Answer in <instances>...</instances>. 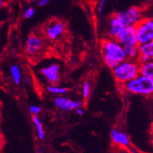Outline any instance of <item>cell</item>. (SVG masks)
I'll use <instances>...</instances> for the list:
<instances>
[{"mask_svg":"<svg viewBox=\"0 0 153 153\" xmlns=\"http://www.w3.org/2000/svg\"><path fill=\"white\" fill-rule=\"evenodd\" d=\"M30 112L32 113L33 115H37L41 112V107L38 105H30Z\"/></svg>","mask_w":153,"mask_h":153,"instance_id":"21","label":"cell"},{"mask_svg":"<svg viewBox=\"0 0 153 153\" xmlns=\"http://www.w3.org/2000/svg\"><path fill=\"white\" fill-rule=\"evenodd\" d=\"M36 153H42V152H41L40 149H37V152Z\"/></svg>","mask_w":153,"mask_h":153,"instance_id":"26","label":"cell"},{"mask_svg":"<svg viewBox=\"0 0 153 153\" xmlns=\"http://www.w3.org/2000/svg\"><path fill=\"white\" fill-rule=\"evenodd\" d=\"M30 1H32V2H38L39 0H30Z\"/></svg>","mask_w":153,"mask_h":153,"instance_id":"27","label":"cell"},{"mask_svg":"<svg viewBox=\"0 0 153 153\" xmlns=\"http://www.w3.org/2000/svg\"><path fill=\"white\" fill-rule=\"evenodd\" d=\"M114 15L126 26H135L141 19V10L135 6H132L123 12L117 13Z\"/></svg>","mask_w":153,"mask_h":153,"instance_id":"5","label":"cell"},{"mask_svg":"<svg viewBox=\"0 0 153 153\" xmlns=\"http://www.w3.org/2000/svg\"><path fill=\"white\" fill-rule=\"evenodd\" d=\"M35 13V10L32 7H29V8L27 9L24 12V18L26 19H30L31 17H33Z\"/></svg>","mask_w":153,"mask_h":153,"instance_id":"20","label":"cell"},{"mask_svg":"<svg viewBox=\"0 0 153 153\" xmlns=\"http://www.w3.org/2000/svg\"><path fill=\"white\" fill-rule=\"evenodd\" d=\"M49 0H39L38 1V5L39 6H45L48 4Z\"/></svg>","mask_w":153,"mask_h":153,"instance_id":"23","label":"cell"},{"mask_svg":"<svg viewBox=\"0 0 153 153\" xmlns=\"http://www.w3.org/2000/svg\"><path fill=\"white\" fill-rule=\"evenodd\" d=\"M116 40L122 45H137V38H136V30L135 26L124 27L120 32L117 35Z\"/></svg>","mask_w":153,"mask_h":153,"instance_id":"6","label":"cell"},{"mask_svg":"<svg viewBox=\"0 0 153 153\" xmlns=\"http://www.w3.org/2000/svg\"><path fill=\"white\" fill-rule=\"evenodd\" d=\"M105 0H99V6H98V13L99 14L102 13L105 6Z\"/></svg>","mask_w":153,"mask_h":153,"instance_id":"22","label":"cell"},{"mask_svg":"<svg viewBox=\"0 0 153 153\" xmlns=\"http://www.w3.org/2000/svg\"><path fill=\"white\" fill-rule=\"evenodd\" d=\"M10 74L15 85H20L22 80V75H21V71L17 65H13L12 67H10Z\"/></svg>","mask_w":153,"mask_h":153,"instance_id":"17","label":"cell"},{"mask_svg":"<svg viewBox=\"0 0 153 153\" xmlns=\"http://www.w3.org/2000/svg\"><path fill=\"white\" fill-rule=\"evenodd\" d=\"M139 73H140V74L141 75H143V76H149V77L153 78V62L152 61H149V62L140 63Z\"/></svg>","mask_w":153,"mask_h":153,"instance_id":"15","label":"cell"},{"mask_svg":"<svg viewBox=\"0 0 153 153\" xmlns=\"http://www.w3.org/2000/svg\"><path fill=\"white\" fill-rule=\"evenodd\" d=\"M6 0H0V9H2L6 5Z\"/></svg>","mask_w":153,"mask_h":153,"instance_id":"25","label":"cell"},{"mask_svg":"<svg viewBox=\"0 0 153 153\" xmlns=\"http://www.w3.org/2000/svg\"><path fill=\"white\" fill-rule=\"evenodd\" d=\"M124 27H126V25H124L119 19L117 18V16L113 15L109 20V28L108 34H109V36L110 37V38L116 39L117 35L120 32V30Z\"/></svg>","mask_w":153,"mask_h":153,"instance_id":"13","label":"cell"},{"mask_svg":"<svg viewBox=\"0 0 153 153\" xmlns=\"http://www.w3.org/2000/svg\"><path fill=\"white\" fill-rule=\"evenodd\" d=\"M123 49H124V53L127 56V59L138 60V45H126V46H123Z\"/></svg>","mask_w":153,"mask_h":153,"instance_id":"14","label":"cell"},{"mask_svg":"<svg viewBox=\"0 0 153 153\" xmlns=\"http://www.w3.org/2000/svg\"><path fill=\"white\" fill-rule=\"evenodd\" d=\"M127 91L134 95L149 96L153 92V78L139 74L123 85Z\"/></svg>","mask_w":153,"mask_h":153,"instance_id":"3","label":"cell"},{"mask_svg":"<svg viewBox=\"0 0 153 153\" xmlns=\"http://www.w3.org/2000/svg\"><path fill=\"white\" fill-rule=\"evenodd\" d=\"M66 30V25L59 20L52 21L48 24L45 29V34L50 40H57L64 34Z\"/></svg>","mask_w":153,"mask_h":153,"instance_id":"7","label":"cell"},{"mask_svg":"<svg viewBox=\"0 0 153 153\" xmlns=\"http://www.w3.org/2000/svg\"><path fill=\"white\" fill-rule=\"evenodd\" d=\"M103 60L107 67L113 69L121 62L126 60L127 56L122 46L116 39H105L102 43Z\"/></svg>","mask_w":153,"mask_h":153,"instance_id":"1","label":"cell"},{"mask_svg":"<svg viewBox=\"0 0 153 153\" xmlns=\"http://www.w3.org/2000/svg\"><path fill=\"white\" fill-rule=\"evenodd\" d=\"M139 67L140 62L138 61L126 59L113 69L115 79L120 85H125L140 74Z\"/></svg>","mask_w":153,"mask_h":153,"instance_id":"2","label":"cell"},{"mask_svg":"<svg viewBox=\"0 0 153 153\" xmlns=\"http://www.w3.org/2000/svg\"><path fill=\"white\" fill-rule=\"evenodd\" d=\"M32 120L34 123L35 128H36L38 137L40 139L41 141H42V140L45 139V131L44 129H43L42 123L40 119L38 118V117L37 115H34V116H33Z\"/></svg>","mask_w":153,"mask_h":153,"instance_id":"16","label":"cell"},{"mask_svg":"<svg viewBox=\"0 0 153 153\" xmlns=\"http://www.w3.org/2000/svg\"><path fill=\"white\" fill-rule=\"evenodd\" d=\"M76 113L79 116H82L85 113V110L82 108H78V109H76Z\"/></svg>","mask_w":153,"mask_h":153,"instance_id":"24","label":"cell"},{"mask_svg":"<svg viewBox=\"0 0 153 153\" xmlns=\"http://www.w3.org/2000/svg\"><path fill=\"white\" fill-rule=\"evenodd\" d=\"M44 46V42L42 38L36 34L30 35L26 42L25 45V51L30 56H34L40 53Z\"/></svg>","mask_w":153,"mask_h":153,"instance_id":"9","label":"cell"},{"mask_svg":"<svg viewBox=\"0 0 153 153\" xmlns=\"http://www.w3.org/2000/svg\"><path fill=\"white\" fill-rule=\"evenodd\" d=\"M48 91L49 92L53 93L54 95H65L67 92V88H63V87L56 86V85H51L48 87Z\"/></svg>","mask_w":153,"mask_h":153,"instance_id":"18","label":"cell"},{"mask_svg":"<svg viewBox=\"0 0 153 153\" xmlns=\"http://www.w3.org/2000/svg\"><path fill=\"white\" fill-rule=\"evenodd\" d=\"M55 106L62 111H70L81 108L83 102L78 100H72L63 96H57L53 100Z\"/></svg>","mask_w":153,"mask_h":153,"instance_id":"8","label":"cell"},{"mask_svg":"<svg viewBox=\"0 0 153 153\" xmlns=\"http://www.w3.org/2000/svg\"><path fill=\"white\" fill-rule=\"evenodd\" d=\"M90 93H91V85H90V83L85 81V82L83 84L82 87L83 98H84V99L88 98L89 95H90Z\"/></svg>","mask_w":153,"mask_h":153,"instance_id":"19","label":"cell"},{"mask_svg":"<svg viewBox=\"0 0 153 153\" xmlns=\"http://www.w3.org/2000/svg\"><path fill=\"white\" fill-rule=\"evenodd\" d=\"M136 38L137 45L152 42L153 40V20L151 18L141 19L135 25Z\"/></svg>","mask_w":153,"mask_h":153,"instance_id":"4","label":"cell"},{"mask_svg":"<svg viewBox=\"0 0 153 153\" xmlns=\"http://www.w3.org/2000/svg\"><path fill=\"white\" fill-rule=\"evenodd\" d=\"M41 74L51 84H56L60 77V67L59 64L54 63L41 70Z\"/></svg>","mask_w":153,"mask_h":153,"instance_id":"10","label":"cell"},{"mask_svg":"<svg viewBox=\"0 0 153 153\" xmlns=\"http://www.w3.org/2000/svg\"><path fill=\"white\" fill-rule=\"evenodd\" d=\"M139 56L138 62L140 63L149 62L152 60L153 57V41L138 45Z\"/></svg>","mask_w":153,"mask_h":153,"instance_id":"11","label":"cell"},{"mask_svg":"<svg viewBox=\"0 0 153 153\" xmlns=\"http://www.w3.org/2000/svg\"><path fill=\"white\" fill-rule=\"evenodd\" d=\"M111 139L114 144L120 146L127 147L130 145V139L127 134L123 131L113 128L110 132Z\"/></svg>","mask_w":153,"mask_h":153,"instance_id":"12","label":"cell"}]
</instances>
